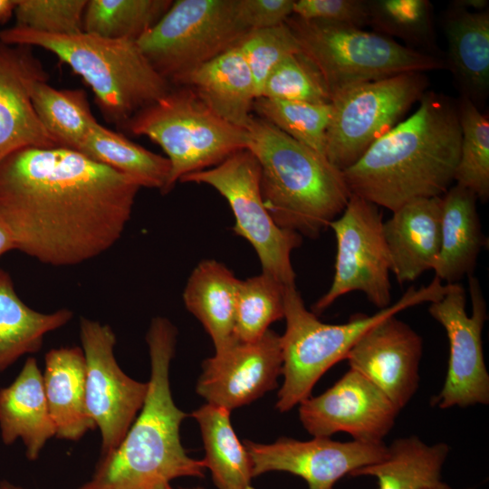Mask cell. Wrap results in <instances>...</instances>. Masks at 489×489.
<instances>
[{
    "mask_svg": "<svg viewBox=\"0 0 489 489\" xmlns=\"http://www.w3.org/2000/svg\"><path fill=\"white\" fill-rule=\"evenodd\" d=\"M140 188L63 146L24 148L0 161V216L16 250L52 266L77 265L112 247Z\"/></svg>",
    "mask_w": 489,
    "mask_h": 489,
    "instance_id": "obj_1",
    "label": "cell"
},
{
    "mask_svg": "<svg viewBox=\"0 0 489 489\" xmlns=\"http://www.w3.org/2000/svg\"><path fill=\"white\" fill-rule=\"evenodd\" d=\"M417 103L343 171L351 194L393 212L451 187L461 144L457 101L427 91Z\"/></svg>",
    "mask_w": 489,
    "mask_h": 489,
    "instance_id": "obj_2",
    "label": "cell"
},
{
    "mask_svg": "<svg viewBox=\"0 0 489 489\" xmlns=\"http://www.w3.org/2000/svg\"><path fill=\"white\" fill-rule=\"evenodd\" d=\"M146 341L150 379L139 414L117 448L101 455L91 478L77 489H152L176 478L205 475L203 459L190 457L181 444L180 426L187 414L176 406L170 390L177 329L167 318L155 317Z\"/></svg>",
    "mask_w": 489,
    "mask_h": 489,
    "instance_id": "obj_3",
    "label": "cell"
},
{
    "mask_svg": "<svg viewBox=\"0 0 489 489\" xmlns=\"http://www.w3.org/2000/svg\"><path fill=\"white\" fill-rule=\"evenodd\" d=\"M247 149L260 167L266 209L282 228L317 238L351 195L343 172L324 156L253 115Z\"/></svg>",
    "mask_w": 489,
    "mask_h": 489,
    "instance_id": "obj_4",
    "label": "cell"
},
{
    "mask_svg": "<svg viewBox=\"0 0 489 489\" xmlns=\"http://www.w3.org/2000/svg\"><path fill=\"white\" fill-rule=\"evenodd\" d=\"M0 41L43 48L56 55L91 87L103 118L120 129L173 87L134 41L85 32L53 35L16 25L0 30Z\"/></svg>",
    "mask_w": 489,
    "mask_h": 489,
    "instance_id": "obj_5",
    "label": "cell"
},
{
    "mask_svg": "<svg viewBox=\"0 0 489 489\" xmlns=\"http://www.w3.org/2000/svg\"><path fill=\"white\" fill-rule=\"evenodd\" d=\"M447 289L448 284L434 277L418 289L410 286L396 302L374 314L356 313L346 323L329 324L307 310L296 285L286 286V328L281 336L283 383L277 395L276 408L284 413L309 398L321 376L345 360L370 328L410 307L439 300Z\"/></svg>",
    "mask_w": 489,
    "mask_h": 489,
    "instance_id": "obj_6",
    "label": "cell"
},
{
    "mask_svg": "<svg viewBox=\"0 0 489 489\" xmlns=\"http://www.w3.org/2000/svg\"><path fill=\"white\" fill-rule=\"evenodd\" d=\"M158 144L170 163L167 193L187 175L213 168L246 149V129L212 111L186 86H173L162 98L134 115L122 128Z\"/></svg>",
    "mask_w": 489,
    "mask_h": 489,
    "instance_id": "obj_7",
    "label": "cell"
},
{
    "mask_svg": "<svg viewBox=\"0 0 489 489\" xmlns=\"http://www.w3.org/2000/svg\"><path fill=\"white\" fill-rule=\"evenodd\" d=\"M286 24L302 53L322 76L331 99L365 82L446 69L444 58L414 50L375 32L306 21L294 15Z\"/></svg>",
    "mask_w": 489,
    "mask_h": 489,
    "instance_id": "obj_8",
    "label": "cell"
},
{
    "mask_svg": "<svg viewBox=\"0 0 489 489\" xmlns=\"http://www.w3.org/2000/svg\"><path fill=\"white\" fill-rule=\"evenodd\" d=\"M237 0H177L137 43L171 85L180 77L235 46L248 32Z\"/></svg>",
    "mask_w": 489,
    "mask_h": 489,
    "instance_id": "obj_9",
    "label": "cell"
},
{
    "mask_svg": "<svg viewBox=\"0 0 489 489\" xmlns=\"http://www.w3.org/2000/svg\"><path fill=\"white\" fill-rule=\"evenodd\" d=\"M428 85L425 72H408L365 82L333 96L326 158L342 172L349 168L401 121Z\"/></svg>",
    "mask_w": 489,
    "mask_h": 489,
    "instance_id": "obj_10",
    "label": "cell"
},
{
    "mask_svg": "<svg viewBox=\"0 0 489 489\" xmlns=\"http://www.w3.org/2000/svg\"><path fill=\"white\" fill-rule=\"evenodd\" d=\"M179 182L205 184L228 202L235 216V233L257 254L263 273L286 286L295 285L291 255L302 236L280 227L265 207L260 187V167L254 154L242 149L218 165L188 174Z\"/></svg>",
    "mask_w": 489,
    "mask_h": 489,
    "instance_id": "obj_11",
    "label": "cell"
},
{
    "mask_svg": "<svg viewBox=\"0 0 489 489\" xmlns=\"http://www.w3.org/2000/svg\"><path fill=\"white\" fill-rule=\"evenodd\" d=\"M383 222L378 206L350 195L344 210L329 225L337 243L335 271L329 290L312 306L314 314L354 291L362 292L379 310L391 304V265Z\"/></svg>",
    "mask_w": 489,
    "mask_h": 489,
    "instance_id": "obj_12",
    "label": "cell"
},
{
    "mask_svg": "<svg viewBox=\"0 0 489 489\" xmlns=\"http://www.w3.org/2000/svg\"><path fill=\"white\" fill-rule=\"evenodd\" d=\"M472 313L466 312V294L459 283L448 284L446 292L431 302L429 314L445 329L449 359L445 383L435 398L440 408L489 404V374L485 366L482 331L487 308L480 283L468 275Z\"/></svg>",
    "mask_w": 489,
    "mask_h": 489,
    "instance_id": "obj_13",
    "label": "cell"
},
{
    "mask_svg": "<svg viewBox=\"0 0 489 489\" xmlns=\"http://www.w3.org/2000/svg\"><path fill=\"white\" fill-rule=\"evenodd\" d=\"M80 337L86 365V405L101 436V454L116 449L148 392V382L125 374L114 355L116 335L108 324L82 317Z\"/></svg>",
    "mask_w": 489,
    "mask_h": 489,
    "instance_id": "obj_14",
    "label": "cell"
},
{
    "mask_svg": "<svg viewBox=\"0 0 489 489\" xmlns=\"http://www.w3.org/2000/svg\"><path fill=\"white\" fill-rule=\"evenodd\" d=\"M399 411L377 386L351 369L322 394L299 404L300 421L312 436L345 432L366 443L383 442Z\"/></svg>",
    "mask_w": 489,
    "mask_h": 489,
    "instance_id": "obj_15",
    "label": "cell"
},
{
    "mask_svg": "<svg viewBox=\"0 0 489 489\" xmlns=\"http://www.w3.org/2000/svg\"><path fill=\"white\" fill-rule=\"evenodd\" d=\"M253 476L271 471L287 472L302 478L308 489H333L336 483L356 470L386 457L384 442H340L313 436L307 441L282 437L272 444L245 440Z\"/></svg>",
    "mask_w": 489,
    "mask_h": 489,
    "instance_id": "obj_16",
    "label": "cell"
},
{
    "mask_svg": "<svg viewBox=\"0 0 489 489\" xmlns=\"http://www.w3.org/2000/svg\"><path fill=\"white\" fill-rule=\"evenodd\" d=\"M202 366L197 392L207 403L231 411L277 387L283 367L281 336L269 329L255 341L235 340Z\"/></svg>",
    "mask_w": 489,
    "mask_h": 489,
    "instance_id": "obj_17",
    "label": "cell"
},
{
    "mask_svg": "<svg viewBox=\"0 0 489 489\" xmlns=\"http://www.w3.org/2000/svg\"><path fill=\"white\" fill-rule=\"evenodd\" d=\"M422 350V338L392 315L370 328L345 360L400 410L418 388Z\"/></svg>",
    "mask_w": 489,
    "mask_h": 489,
    "instance_id": "obj_18",
    "label": "cell"
},
{
    "mask_svg": "<svg viewBox=\"0 0 489 489\" xmlns=\"http://www.w3.org/2000/svg\"><path fill=\"white\" fill-rule=\"evenodd\" d=\"M47 79L32 47L0 41V161L24 148L61 146L42 124L32 101L33 85Z\"/></svg>",
    "mask_w": 489,
    "mask_h": 489,
    "instance_id": "obj_19",
    "label": "cell"
},
{
    "mask_svg": "<svg viewBox=\"0 0 489 489\" xmlns=\"http://www.w3.org/2000/svg\"><path fill=\"white\" fill-rule=\"evenodd\" d=\"M441 197L408 202L383 222L391 273L403 284L433 270L440 247Z\"/></svg>",
    "mask_w": 489,
    "mask_h": 489,
    "instance_id": "obj_20",
    "label": "cell"
},
{
    "mask_svg": "<svg viewBox=\"0 0 489 489\" xmlns=\"http://www.w3.org/2000/svg\"><path fill=\"white\" fill-rule=\"evenodd\" d=\"M172 86L193 90L228 123L246 129L257 98L250 69L237 44L180 77Z\"/></svg>",
    "mask_w": 489,
    "mask_h": 489,
    "instance_id": "obj_21",
    "label": "cell"
},
{
    "mask_svg": "<svg viewBox=\"0 0 489 489\" xmlns=\"http://www.w3.org/2000/svg\"><path fill=\"white\" fill-rule=\"evenodd\" d=\"M446 69L461 97L478 109L489 92V10L472 12L449 6L443 15Z\"/></svg>",
    "mask_w": 489,
    "mask_h": 489,
    "instance_id": "obj_22",
    "label": "cell"
},
{
    "mask_svg": "<svg viewBox=\"0 0 489 489\" xmlns=\"http://www.w3.org/2000/svg\"><path fill=\"white\" fill-rule=\"evenodd\" d=\"M0 434L5 445L20 438L31 461L37 459L46 442L56 436L43 374L34 357L27 358L14 380L0 389Z\"/></svg>",
    "mask_w": 489,
    "mask_h": 489,
    "instance_id": "obj_23",
    "label": "cell"
},
{
    "mask_svg": "<svg viewBox=\"0 0 489 489\" xmlns=\"http://www.w3.org/2000/svg\"><path fill=\"white\" fill-rule=\"evenodd\" d=\"M477 200L472 191L456 184L441 197L440 247L433 271L446 284L458 283L464 276L473 275L485 244Z\"/></svg>",
    "mask_w": 489,
    "mask_h": 489,
    "instance_id": "obj_24",
    "label": "cell"
},
{
    "mask_svg": "<svg viewBox=\"0 0 489 489\" xmlns=\"http://www.w3.org/2000/svg\"><path fill=\"white\" fill-rule=\"evenodd\" d=\"M43 382L55 436L78 441L95 427L86 405V365L82 348L50 350L44 357Z\"/></svg>",
    "mask_w": 489,
    "mask_h": 489,
    "instance_id": "obj_25",
    "label": "cell"
},
{
    "mask_svg": "<svg viewBox=\"0 0 489 489\" xmlns=\"http://www.w3.org/2000/svg\"><path fill=\"white\" fill-rule=\"evenodd\" d=\"M239 283L224 264L206 259L194 268L185 286L184 303L211 337L215 351L237 340L234 328Z\"/></svg>",
    "mask_w": 489,
    "mask_h": 489,
    "instance_id": "obj_26",
    "label": "cell"
},
{
    "mask_svg": "<svg viewBox=\"0 0 489 489\" xmlns=\"http://www.w3.org/2000/svg\"><path fill=\"white\" fill-rule=\"evenodd\" d=\"M72 316L69 309L50 313L32 309L16 293L10 274L0 268V372L24 355L38 351L44 336Z\"/></svg>",
    "mask_w": 489,
    "mask_h": 489,
    "instance_id": "obj_27",
    "label": "cell"
},
{
    "mask_svg": "<svg viewBox=\"0 0 489 489\" xmlns=\"http://www.w3.org/2000/svg\"><path fill=\"white\" fill-rule=\"evenodd\" d=\"M450 447L427 445L417 436L395 439L385 458L354 471L350 476H372L379 489H432L442 483Z\"/></svg>",
    "mask_w": 489,
    "mask_h": 489,
    "instance_id": "obj_28",
    "label": "cell"
},
{
    "mask_svg": "<svg viewBox=\"0 0 489 489\" xmlns=\"http://www.w3.org/2000/svg\"><path fill=\"white\" fill-rule=\"evenodd\" d=\"M230 412L209 403L193 411L206 451L203 462L218 489H254L250 456L233 429Z\"/></svg>",
    "mask_w": 489,
    "mask_h": 489,
    "instance_id": "obj_29",
    "label": "cell"
},
{
    "mask_svg": "<svg viewBox=\"0 0 489 489\" xmlns=\"http://www.w3.org/2000/svg\"><path fill=\"white\" fill-rule=\"evenodd\" d=\"M78 151L135 181L140 187L167 194L170 163L166 157L134 143L120 133L98 123Z\"/></svg>",
    "mask_w": 489,
    "mask_h": 489,
    "instance_id": "obj_30",
    "label": "cell"
},
{
    "mask_svg": "<svg viewBox=\"0 0 489 489\" xmlns=\"http://www.w3.org/2000/svg\"><path fill=\"white\" fill-rule=\"evenodd\" d=\"M31 97L42 124L61 146L78 150L99 123L82 89L59 90L47 81H38L33 85Z\"/></svg>",
    "mask_w": 489,
    "mask_h": 489,
    "instance_id": "obj_31",
    "label": "cell"
},
{
    "mask_svg": "<svg viewBox=\"0 0 489 489\" xmlns=\"http://www.w3.org/2000/svg\"><path fill=\"white\" fill-rule=\"evenodd\" d=\"M433 10L428 0H369L368 24L375 33L406 42L409 48L444 58L436 43Z\"/></svg>",
    "mask_w": 489,
    "mask_h": 489,
    "instance_id": "obj_32",
    "label": "cell"
},
{
    "mask_svg": "<svg viewBox=\"0 0 489 489\" xmlns=\"http://www.w3.org/2000/svg\"><path fill=\"white\" fill-rule=\"evenodd\" d=\"M171 0H88L83 32L137 42L171 6Z\"/></svg>",
    "mask_w": 489,
    "mask_h": 489,
    "instance_id": "obj_33",
    "label": "cell"
},
{
    "mask_svg": "<svg viewBox=\"0 0 489 489\" xmlns=\"http://www.w3.org/2000/svg\"><path fill=\"white\" fill-rule=\"evenodd\" d=\"M461 144L454 182L482 202L489 198V120L468 99L457 100Z\"/></svg>",
    "mask_w": 489,
    "mask_h": 489,
    "instance_id": "obj_34",
    "label": "cell"
},
{
    "mask_svg": "<svg viewBox=\"0 0 489 489\" xmlns=\"http://www.w3.org/2000/svg\"><path fill=\"white\" fill-rule=\"evenodd\" d=\"M285 287L264 273L240 280L234 328L235 338L238 341H255L273 322L284 319Z\"/></svg>",
    "mask_w": 489,
    "mask_h": 489,
    "instance_id": "obj_35",
    "label": "cell"
},
{
    "mask_svg": "<svg viewBox=\"0 0 489 489\" xmlns=\"http://www.w3.org/2000/svg\"><path fill=\"white\" fill-rule=\"evenodd\" d=\"M253 110L258 118L325 157L326 132L331 116V103L258 97L254 102Z\"/></svg>",
    "mask_w": 489,
    "mask_h": 489,
    "instance_id": "obj_36",
    "label": "cell"
},
{
    "mask_svg": "<svg viewBox=\"0 0 489 489\" xmlns=\"http://www.w3.org/2000/svg\"><path fill=\"white\" fill-rule=\"evenodd\" d=\"M260 97L309 103H331V95L315 65L301 52L286 57L268 75Z\"/></svg>",
    "mask_w": 489,
    "mask_h": 489,
    "instance_id": "obj_37",
    "label": "cell"
},
{
    "mask_svg": "<svg viewBox=\"0 0 489 489\" xmlns=\"http://www.w3.org/2000/svg\"><path fill=\"white\" fill-rule=\"evenodd\" d=\"M237 46L253 75L257 98L273 68L286 57L302 52L286 22L273 27L248 31Z\"/></svg>",
    "mask_w": 489,
    "mask_h": 489,
    "instance_id": "obj_38",
    "label": "cell"
},
{
    "mask_svg": "<svg viewBox=\"0 0 489 489\" xmlns=\"http://www.w3.org/2000/svg\"><path fill=\"white\" fill-rule=\"evenodd\" d=\"M87 1L18 0L14 25L53 35L82 33Z\"/></svg>",
    "mask_w": 489,
    "mask_h": 489,
    "instance_id": "obj_39",
    "label": "cell"
},
{
    "mask_svg": "<svg viewBox=\"0 0 489 489\" xmlns=\"http://www.w3.org/2000/svg\"><path fill=\"white\" fill-rule=\"evenodd\" d=\"M292 15L306 21L363 29L369 23L368 1L294 0Z\"/></svg>",
    "mask_w": 489,
    "mask_h": 489,
    "instance_id": "obj_40",
    "label": "cell"
},
{
    "mask_svg": "<svg viewBox=\"0 0 489 489\" xmlns=\"http://www.w3.org/2000/svg\"><path fill=\"white\" fill-rule=\"evenodd\" d=\"M294 0H237L240 21L248 30L273 27L292 15Z\"/></svg>",
    "mask_w": 489,
    "mask_h": 489,
    "instance_id": "obj_41",
    "label": "cell"
},
{
    "mask_svg": "<svg viewBox=\"0 0 489 489\" xmlns=\"http://www.w3.org/2000/svg\"><path fill=\"white\" fill-rule=\"evenodd\" d=\"M12 250H16L14 235L0 216V257Z\"/></svg>",
    "mask_w": 489,
    "mask_h": 489,
    "instance_id": "obj_42",
    "label": "cell"
},
{
    "mask_svg": "<svg viewBox=\"0 0 489 489\" xmlns=\"http://www.w3.org/2000/svg\"><path fill=\"white\" fill-rule=\"evenodd\" d=\"M488 0H455L450 3L451 7L472 12L488 10Z\"/></svg>",
    "mask_w": 489,
    "mask_h": 489,
    "instance_id": "obj_43",
    "label": "cell"
},
{
    "mask_svg": "<svg viewBox=\"0 0 489 489\" xmlns=\"http://www.w3.org/2000/svg\"><path fill=\"white\" fill-rule=\"evenodd\" d=\"M18 0H0V23L9 20L14 14Z\"/></svg>",
    "mask_w": 489,
    "mask_h": 489,
    "instance_id": "obj_44",
    "label": "cell"
},
{
    "mask_svg": "<svg viewBox=\"0 0 489 489\" xmlns=\"http://www.w3.org/2000/svg\"><path fill=\"white\" fill-rule=\"evenodd\" d=\"M0 489H24V488L14 485L7 481H2L0 483Z\"/></svg>",
    "mask_w": 489,
    "mask_h": 489,
    "instance_id": "obj_45",
    "label": "cell"
},
{
    "mask_svg": "<svg viewBox=\"0 0 489 489\" xmlns=\"http://www.w3.org/2000/svg\"><path fill=\"white\" fill-rule=\"evenodd\" d=\"M152 489H174L169 482H162L155 485Z\"/></svg>",
    "mask_w": 489,
    "mask_h": 489,
    "instance_id": "obj_46",
    "label": "cell"
},
{
    "mask_svg": "<svg viewBox=\"0 0 489 489\" xmlns=\"http://www.w3.org/2000/svg\"><path fill=\"white\" fill-rule=\"evenodd\" d=\"M432 489H453V488H451L449 485L442 482L440 484H438L437 486ZM466 489H473V488H466Z\"/></svg>",
    "mask_w": 489,
    "mask_h": 489,
    "instance_id": "obj_47",
    "label": "cell"
},
{
    "mask_svg": "<svg viewBox=\"0 0 489 489\" xmlns=\"http://www.w3.org/2000/svg\"><path fill=\"white\" fill-rule=\"evenodd\" d=\"M183 489H204L202 487H194V488H183Z\"/></svg>",
    "mask_w": 489,
    "mask_h": 489,
    "instance_id": "obj_48",
    "label": "cell"
}]
</instances>
